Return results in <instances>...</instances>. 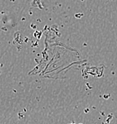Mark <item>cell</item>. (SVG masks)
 Segmentation results:
<instances>
[]
</instances>
